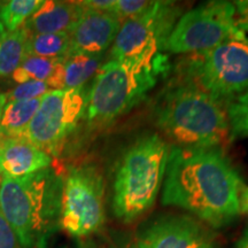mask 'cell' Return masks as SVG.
I'll list each match as a JSON object with an SVG mask.
<instances>
[{
  "instance_id": "obj_15",
  "label": "cell",
  "mask_w": 248,
  "mask_h": 248,
  "mask_svg": "<svg viewBox=\"0 0 248 248\" xmlns=\"http://www.w3.org/2000/svg\"><path fill=\"white\" fill-rule=\"evenodd\" d=\"M102 54H75L64 58L47 82L51 90L84 88L101 67Z\"/></svg>"
},
{
  "instance_id": "obj_3",
  "label": "cell",
  "mask_w": 248,
  "mask_h": 248,
  "mask_svg": "<svg viewBox=\"0 0 248 248\" xmlns=\"http://www.w3.org/2000/svg\"><path fill=\"white\" fill-rule=\"evenodd\" d=\"M154 117L157 128L179 147H219L230 136L225 105L183 79L164 90Z\"/></svg>"
},
{
  "instance_id": "obj_8",
  "label": "cell",
  "mask_w": 248,
  "mask_h": 248,
  "mask_svg": "<svg viewBox=\"0 0 248 248\" xmlns=\"http://www.w3.org/2000/svg\"><path fill=\"white\" fill-rule=\"evenodd\" d=\"M233 2L208 1L183 14L170 33L166 51L194 54L207 51L229 39L244 38L235 24Z\"/></svg>"
},
{
  "instance_id": "obj_19",
  "label": "cell",
  "mask_w": 248,
  "mask_h": 248,
  "mask_svg": "<svg viewBox=\"0 0 248 248\" xmlns=\"http://www.w3.org/2000/svg\"><path fill=\"white\" fill-rule=\"evenodd\" d=\"M63 59L26 57L20 67L12 74L17 84L27 82H47Z\"/></svg>"
},
{
  "instance_id": "obj_28",
  "label": "cell",
  "mask_w": 248,
  "mask_h": 248,
  "mask_svg": "<svg viewBox=\"0 0 248 248\" xmlns=\"http://www.w3.org/2000/svg\"><path fill=\"white\" fill-rule=\"evenodd\" d=\"M107 248H137V246H136L135 241H126V243L111 245V246Z\"/></svg>"
},
{
  "instance_id": "obj_24",
  "label": "cell",
  "mask_w": 248,
  "mask_h": 248,
  "mask_svg": "<svg viewBox=\"0 0 248 248\" xmlns=\"http://www.w3.org/2000/svg\"><path fill=\"white\" fill-rule=\"evenodd\" d=\"M0 248H22L12 226L0 210Z\"/></svg>"
},
{
  "instance_id": "obj_30",
  "label": "cell",
  "mask_w": 248,
  "mask_h": 248,
  "mask_svg": "<svg viewBox=\"0 0 248 248\" xmlns=\"http://www.w3.org/2000/svg\"><path fill=\"white\" fill-rule=\"evenodd\" d=\"M6 35V30H5V28H4V26H2L1 23H0V40L2 39V37H4Z\"/></svg>"
},
{
  "instance_id": "obj_7",
  "label": "cell",
  "mask_w": 248,
  "mask_h": 248,
  "mask_svg": "<svg viewBox=\"0 0 248 248\" xmlns=\"http://www.w3.org/2000/svg\"><path fill=\"white\" fill-rule=\"evenodd\" d=\"M181 17L175 1H152L141 14L124 20L113 42L110 60L140 66L161 64V52Z\"/></svg>"
},
{
  "instance_id": "obj_23",
  "label": "cell",
  "mask_w": 248,
  "mask_h": 248,
  "mask_svg": "<svg viewBox=\"0 0 248 248\" xmlns=\"http://www.w3.org/2000/svg\"><path fill=\"white\" fill-rule=\"evenodd\" d=\"M151 5L152 1H146V0H115V5L110 13H113L123 22L126 18L141 14Z\"/></svg>"
},
{
  "instance_id": "obj_32",
  "label": "cell",
  "mask_w": 248,
  "mask_h": 248,
  "mask_svg": "<svg viewBox=\"0 0 248 248\" xmlns=\"http://www.w3.org/2000/svg\"><path fill=\"white\" fill-rule=\"evenodd\" d=\"M1 4H2V1H0V6H1Z\"/></svg>"
},
{
  "instance_id": "obj_20",
  "label": "cell",
  "mask_w": 248,
  "mask_h": 248,
  "mask_svg": "<svg viewBox=\"0 0 248 248\" xmlns=\"http://www.w3.org/2000/svg\"><path fill=\"white\" fill-rule=\"evenodd\" d=\"M44 0H9L0 6V23L6 32L20 29L32 14L42 6Z\"/></svg>"
},
{
  "instance_id": "obj_21",
  "label": "cell",
  "mask_w": 248,
  "mask_h": 248,
  "mask_svg": "<svg viewBox=\"0 0 248 248\" xmlns=\"http://www.w3.org/2000/svg\"><path fill=\"white\" fill-rule=\"evenodd\" d=\"M231 138L248 137V90L225 105Z\"/></svg>"
},
{
  "instance_id": "obj_10",
  "label": "cell",
  "mask_w": 248,
  "mask_h": 248,
  "mask_svg": "<svg viewBox=\"0 0 248 248\" xmlns=\"http://www.w3.org/2000/svg\"><path fill=\"white\" fill-rule=\"evenodd\" d=\"M86 105L84 88L47 92L28 128L26 139L49 156H59L85 116Z\"/></svg>"
},
{
  "instance_id": "obj_2",
  "label": "cell",
  "mask_w": 248,
  "mask_h": 248,
  "mask_svg": "<svg viewBox=\"0 0 248 248\" xmlns=\"http://www.w3.org/2000/svg\"><path fill=\"white\" fill-rule=\"evenodd\" d=\"M63 177L54 168L1 177L0 210L22 248H45L61 221Z\"/></svg>"
},
{
  "instance_id": "obj_14",
  "label": "cell",
  "mask_w": 248,
  "mask_h": 248,
  "mask_svg": "<svg viewBox=\"0 0 248 248\" xmlns=\"http://www.w3.org/2000/svg\"><path fill=\"white\" fill-rule=\"evenodd\" d=\"M85 7L82 1L47 0L23 24L29 33H70Z\"/></svg>"
},
{
  "instance_id": "obj_9",
  "label": "cell",
  "mask_w": 248,
  "mask_h": 248,
  "mask_svg": "<svg viewBox=\"0 0 248 248\" xmlns=\"http://www.w3.org/2000/svg\"><path fill=\"white\" fill-rule=\"evenodd\" d=\"M105 183L93 164L69 169L63 177L60 226L68 234L84 238L98 232L105 223Z\"/></svg>"
},
{
  "instance_id": "obj_18",
  "label": "cell",
  "mask_w": 248,
  "mask_h": 248,
  "mask_svg": "<svg viewBox=\"0 0 248 248\" xmlns=\"http://www.w3.org/2000/svg\"><path fill=\"white\" fill-rule=\"evenodd\" d=\"M29 32L23 26L13 32H6L0 40V77L12 75L26 58Z\"/></svg>"
},
{
  "instance_id": "obj_5",
  "label": "cell",
  "mask_w": 248,
  "mask_h": 248,
  "mask_svg": "<svg viewBox=\"0 0 248 248\" xmlns=\"http://www.w3.org/2000/svg\"><path fill=\"white\" fill-rule=\"evenodd\" d=\"M161 69V64L146 67L117 60L101 64L88 93L89 124L104 126L125 115L146 98Z\"/></svg>"
},
{
  "instance_id": "obj_25",
  "label": "cell",
  "mask_w": 248,
  "mask_h": 248,
  "mask_svg": "<svg viewBox=\"0 0 248 248\" xmlns=\"http://www.w3.org/2000/svg\"><path fill=\"white\" fill-rule=\"evenodd\" d=\"M235 24L243 32H248V0L234 1Z\"/></svg>"
},
{
  "instance_id": "obj_6",
  "label": "cell",
  "mask_w": 248,
  "mask_h": 248,
  "mask_svg": "<svg viewBox=\"0 0 248 248\" xmlns=\"http://www.w3.org/2000/svg\"><path fill=\"white\" fill-rule=\"evenodd\" d=\"M181 71L183 80L226 105L248 90V38L229 39L190 54Z\"/></svg>"
},
{
  "instance_id": "obj_13",
  "label": "cell",
  "mask_w": 248,
  "mask_h": 248,
  "mask_svg": "<svg viewBox=\"0 0 248 248\" xmlns=\"http://www.w3.org/2000/svg\"><path fill=\"white\" fill-rule=\"evenodd\" d=\"M52 156L26 138H0V175L23 177L51 167Z\"/></svg>"
},
{
  "instance_id": "obj_17",
  "label": "cell",
  "mask_w": 248,
  "mask_h": 248,
  "mask_svg": "<svg viewBox=\"0 0 248 248\" xmlns=\"http://www.w3.org/2000/svg\"><path fill=\"white\" fill-rule=\"evenodd\" d=\"M69 33H29L26 57L64 59L69 54Z\"/></svg>"
},
{
  "instance_id": "obj_31",
  "label": "cell",
  "mask_w": 248,
  "mask_h": 248,
  "mask_svg": "<svg viewBox=\"0 0 248 248\" xmlns=\"http://www.w3.org/2000/svg\"><path fill=\"white\" fill-rule=\"evenodd\" d=\"M79 248H94V246L92 244H83Z\"/></svg>"
},
{
  "instance_id": "obj_22",
  "label": "cell",
  "mask_w": 248,
  "mask_h": 248,
  "mask_svg": "<svg viewBox=\"0 0 248 248\" xmlns=\"http://www.w3.org/2000/svg\"><path fill=\"white\" fill-rule=\"evenodd\" d=\"M52 91L46 82H27L17 84L6 94L7 101H27L42 98L46 93Z\"/></svg>"
},
{
  "instance_id": "obj_1",
  "label": "cell",
  "mask_w": 248,
  "mask_h": 248,
  "mask_svg": "<svg viewBox=\"0 0 248 248\" xmlns=\"http://www.w3.org/2000/svg\"><path fill=\"white\" fill-rule=\"evenodd\" d=\"M162 203L175 206L219 229L240 214L239 173L221 147L172 146L167 163Z\"/></svg>"
},
{
  "instance_id": "obj_29",
  "label": "cell",
  "mask_w": 248,
  "mask_h": 248,
  "mask_svg": "<svg viewBox=\"0 0 248 248\" xmlns=\"http://www.w3.org/2000/svg\"><path fill=\"white\" fill-rule=\"evenodd\" d=\"M6 102H7V100H6V94H5V93L0 92V121H1L2 111H4Z\"/></svg>"
},
{
  "instance_id": "obj_27",
  "label": "cell",
  "mask_w": 248,
  "mask_h": 248,
  "mask_svg": "<svg viewBox=\"0 0 248 248\" xmlns=\"http://www.w3.org/2000/svg\"><path fill=\"white\" fill-rule=\"evenodd\" d=\"M235 248H248V226L245 229L240 239L235 244Z\"/></svg>"
},
{
  "instance_id": "obj_26",
  "label": "cell",
  "mask_w": 248,
  "mask_h": 248,
  "mask_svg": "<svg viewBox=\"0 0 248 248\" xmlns=\"http://www.w3.org/2000/svg\"><path fill=\"white\" fill-rule=\"evenodd\" d=\"M240 214H248V186L243 184L239 191Z\"/></svg>"
},
{
  "instance_id": "obj_4",
  "label": "cell",
  "mask_w": 248,
  "mask_h": 248,
  "mask_svg": "<svg viewBox=\"0 0 248 248\" xmlns=\"http://www.w3.org/2000/svg\"><path fill=\"white\" fill-rule=\"evenodd\" d=\"M169 153V145L157 135L142 136L123 152L111 186V209L121 222L131 223L153 206Z\"/></svg>"
},
{
  "instance_id": "obj_12",
  "label": "cell",
  "mask_w": 248,
  "mask_h": 248,
  "mask_svg": "<svg viewBox=\"0 0 248 248\" xmlns=\"http://www.w3.org/2000/svg\"><path fill=\"white\" fill-rule=\"evenodd\" d=\"M122 21L109 12L85 7L70 31L69 55L102 54L113 44Z\"/></svg>"
},
{
  "instance_id": "obj_11",
  "label": "cell",
  "mask_w": 248,
  "mask_h": 248,
  "mask_svg": "<svg viewBox=\"0 0 248 248\" xmlns=\"http://www.w3.org/2000/svg\"><path fill=\"white\" fill-rule=\"evenodd\" d=\"M137 248H219L215 235L193 217L164 215L139 230Z\"/></svg>"
},
{
  "instance_id": "obj_16",
  "label": "cell",
  "mask_w": 248,
  "mask_h": 248,
  "mask_svg": "<svg viewBox=\"0 0 248 248\" xmlns=\"http://www.w3.org/2000/svg\"><path fill=\"white\" fill-rule=\"evenodd\" d=\"M42 98L6 102L0 121V138H26L28 128L38 110Z\"/></svg>"
}]
</instances>
